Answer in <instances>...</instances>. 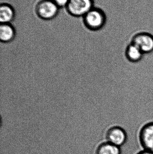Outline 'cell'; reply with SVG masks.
<instances>
[{"mask_svg": "<svg viewBox=\"0 0 153 154\" xmlns=\"http://www.w3.org/2000/svg\"><path fill=\"white\" fill-rule=\"evenodd\" d=\"M131 42L137 46L144 54L153 52V35L147 32H141L135 34Z\"/></svg>", "mask_w": 153, "mask_h": 154, "instance_id": "obj_1", "label": "cell"}, {"mask_svg": "<svg viewBox=\"0 0 153 154\" xmlns=\"http://www.w3.org/2000/svg\"><path fill=\"white\" fill-rule=\"evenodd\" d=\"M87 26L93 30L100 29L104 27L107 20L104 12L100 9L93 8L85 15Z\"/></svg>", "mask_w": 153, "mask_h": 154, "instance_id": "obj_2", "label": "cell"}, {"mask_svg": "<svg viewBox=\"0 0 153 154\" xmlns=\"http://www.w3.org/2000/svg\"><path fill=\"white\" fill-rule=\"evenodd\" d=\"M106 137L107 142L120 147L126 143L128 135L123 128L114 126L108 129Z\"/></svg>", "mask_w": 153, "mask_h": 154, "instance_id": "obj_3", "label": "cell"}, {"mask_svg": "<svg viewBox=\"0 0 153 154\" xmlns=\"http://www.w3.org/2000/svg\"><path fill=\"white\" fill-rule=\"evenodd\" d=\"M138 138L143 150L153 152V122H149L142 127Z\"/></svg>", "mask_w": 153, "mask_h": 154, "instance_id": "obj_4", "label": "cell"}, {"mask_svg": "<svg viewBox=\"0 0 153 154\" xmlns=\"http://www.w3.org/2000/svg\"><path fill=\"white\" fill-rule=\"evenodd\" d=\"M92 0H70L67 5L69 12L75 16H85L93 9Z\"/></svg>", "mask_w": 153, "mask_h": 154, "instance_id": "obj_5", "label": "cell"}, {"mask_svg": "<svg viewBox=\"0 0 153 154\" xmlns=\"http://www.w3.org/2000/svg\"><path fill=\"white\" fill-rule=\"evenodd\" d=\"M58 6L52 0H46L38 6V14L43 19L49 20L55 16L58 11Z\"/></svg>", "mask_w": 153, "mask_h": 154, "instance_id": "obj_6", "label": "cell"}, {"mask_svg": "<svg viewBox=\"0 0 153 154\" xmlns=\"http://www.w3.org/2000/svg\"><path fill=\"white\" fill-rule=\"evenodd\" d=\"M144 54L134 44L130 42L125 49V56L127 59L132 63L139 62L143 59Z\"/></svg>", "mask_w": 153, "mask_h": 154, "instance_id": "obj_7", "label": "cell"}, {"mask_svg": "<svg viewBox=\"0 0 153 154\" xmlns=\"http://www.w3.org/2000/svg\"><path fill=\"white\" fill-rule=\"evenodd\" d=\"M96 154H121V148L107 141L99 145Z\"/></svg>", "mask_w": 153, "mask_h": 154, "instance_id": "obj_8", "label": "cell"}, {"mask_svg": "<svg viewBox=\"0 0 153 154\" xmlns=\"http://www.w3.org/2000/svg\"><path fill=\"white\" fill-rule=\"evenodd\" d=\"M14 30L8 23L1 24L0 26V39L2 42H8L13 39L14 37Z\"/></svg>", "mask_w": 153, "mask_h": 154, "instance_id": "obj_9", "label": "cell"}, {"mask_svg": "<svg viewBox=\"0 0 153 154\" xmlns=\"http://www.w3.org/2000/svg\"><path fill=\"white\" fill-rule=\"evenodd\" d=\"M14 13L13 9L7 5H2L0 8V21L1 24L8 23L13 19Z\"/></svg>", "mask_w": 153, "mask_h": 154, "instance_id": "obj_10", "label": "cell"}, {"mask_svg": "<svg viewBox=\"0 0 153 154\" xmlns=\"http://www.w3.org/2000/svg\"><path fill=\"white\" fill-rule=\"evenodd\" d=\"M58 7L66 6L68 4L70 0H52Z\"/></svg>", "mask_w": 153, "mask_h": 154, "instance_id": "obj_11", "label": "cell"}, {"mask_svg": "<svg viewBox=\"0 0 153 154\" xmlns=\"http://www.w3.org/2000/svg\"><path fill=\"white\" fill-rule=\"evenodd\" d=\"M136 154H153L152 152H149L146 150H143V151H140L139 152Z\"/></svg>", "mask_w": 153, "mask_h": 154, "instance_id": "obj_12", "label": "cell"}]
</instances>
